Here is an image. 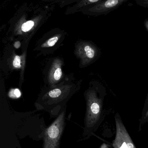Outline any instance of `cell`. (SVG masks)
Returning a JSON list of instances; mask_svg holds the SVG:
<instances>
[{
	"instance_id": "obj_1",
	"label": "cell",
	"mask_w": 148,
	"mask_h": 148,
	"mask_svg": "<svg viewBox=\"0 0 148 148\" xmlns=\"http://www.w3.org/2000/svg\"><path fill=\"white\" fill-rule=\"evenodd\" d=\"M75 92L74 88L67 86L54 87L43 92L35 103L38 110L48 112L51 117H57L66 108V103Z\"/></svg>"
},
{
	"instance_id": "obj_2",
	"label": "cell",
	"mask_w": 148,
	"mask_h": 148,
	"mask_svg": "<svg viewBox=\"0 0 148 148\" xmlns=\"http://www.w3.org/2000/svg\"><path fill=\"white\" fill-rule=\"evenodd\" d=\"M86 100V112L84 119L83 135L87 138L96 130L101 119L102 100L93 90H89L85 93Z\"/></svg>"
},
{
	"instance_id": "obj_3",
	"label": "cell",
	"mask_w": 148,
	"mask_h": 148,
	"mask_svg": "<svg viewBox=\"0 0 148 148\" xmlns=\"http://www.w3.org/2000/svg\"><path fill=\"white\" fill-rule=\"evenodd\" d=\"M66 107L43 133V148H60V138L65 125Z\"/></svg>"
},
{
	"instance_id": "obj_4",
	"label": "cell",
	"mask_w": 148,
	"mask_h": 148,
	"mask_svg": "<svg viewBox=\"0 0 148 148\" xmlns=\"http://www.w3.org/2000/svg\"><path fill=\"white\" fill-rule=\"evenodd\" d=\"M116 135L112 146L114 148H136L118 114L115 116Z\"/></svg>"
},
{
	"instance_id": "obj_5",
	"label": "cell",
	"mask_w": 148,
	"mask_h": 148,
	"mask_svg": "<svg viewBox=\"0 0 148 148\" xmlns=\"http://www.w3.org/2000/svg\"><path fill=\"white\" fill-rule=\"evenodd\" d=\"M126 1L127 0H101L99 3L95 4L88 9V14L95 16L106 15L118 8Z\"/></svg>"
},
{
	"instance_id": "obj_6",
	"label": "cell",
	"mask_w": 148,
	"mask_h": 148,
	"mask_svg": "<svg viewBox=\"0 0 148 148\" xmlns=\"http://www.w3.org/2000/svg\"><path fill=\"white\" fill-rule=\"evenodd\" d=\"M97 48L90 43L84 44L82 47V58L86 63H91L99 56Z\"/></svg>"
},
{
	"instance_id": "obj_7",
	"label": "cell",
	"mask_w": 148,
	"mask_h": 148,
	"mask_svg": "<svg viewBox=\"0 0 148 148\" xmlns=\"http://www.w3.org/2000/svg\"><path fill=\"white\" fill-rule=\"evenodd\" d=\"M62 76V71L61 67L59 66H55L51 71V78L54 81H58L61 79Z\"/></svg>"
},
{
	"instance_id": "obj_8",
	"label": "cell",
	"mask_w": 148,
	"mask_h": 148,
	"mask_svg": "<svg viewBox=\"0 0 148 148\" xmlns=\"http://www.w3.org/2000/svg\"><path fill=\"white\" fill-rule=\"evenodd\" d=\"M34 26V21H29L22 25L21 26V30L23 32H29Z\"/></svg>"
},
{
	"instance_id": "obj_9",
	"label": "cell",
	"mask_w": 148,
	"mask_h": 148,
	"mask_svg": "<svg viewBox=\"0 0 148 148\" xmlns=\"http://www.w3.org/2000/svg\"><path fill=\"white\" fill-rule=\"evenodd\" d=\"M21 95L20 90L18 89H12L9 92V97L12 98H18L20 97Z\"/></svg>"
},
{
	"instance_id": "obj_10",
	"label": "cell",
	"mask_w": 148,
	"mask_h": 148,
	"mask_svg": "<svg viewBox=\"0 0 148 148\" xmlns=\"http://www.w3.org/2000/svg\"><path fill=\"white\" fill-rule=\"evenodd\" d=\"M13 65L14 67L16 68H20L21 67V58L20 56L17 55L14 57Z\"/></svg>"
},
{
	"instance_id": "obj_11",
	"label": "cell",
	"mask_w": 148,
	"mask_h": 148,
	"mask_svg": "<svg viewBox=\"0 0 148 148\" xmlns=\"http://www.w3.org/2000/svg\"><path fill=\"white\" fill-rule=\"evenodd\" d=\"M58 38L57 36L51 38V39L48 40L47 42V47H51L53 46L58 42Z\"/></svg>"
},
{
	"instance_id": "obj_12",
	"label": "cell",
	"mask_w": 148,
	"mask_h": 148,
	"mask_svg": "<svg viewBox=\"0 0 148 148\" xmlns=\"http://www.w3.org/2000/svg\"><path fill=\"white\" fill-rule=\"evenodd\" d=\"M135 2L138 5L148 8V0H136Z\"/></svg>"
},
{
	"instance_id": "obj_13",
	"label": "cell",
	"mask_w": 148,
	"mask_h": 148,
	"mask_svg": "<svg viewBox=\"0 0 148 148\" xmlns=\"http://www.w3.org/2000/svg\"><path fill=\"white\" fill-rule=\"evenodd\" d=\"M21 46V43L19 41H17V42H15L14 44V47L15 48H19Z\"/></svg>"
},
{
	"instance_id": "obj_14",
	"label": "cell",
	"mask_w": 148,
	"mask_h": 148,
	"mask_svg": "<svg viewBox=\"0 0 148 148\" xmlns=\"http://www.w3.org/2000/svg\"><path fill=\"white\" fill-rule=\"evenodd\" d=\"M144 25L147 31H148V19L146 20L145 21Z\"/></svg>"
},
{
	"instance_id": "obj_15",
	"label": "cell",
	"mask_w": 148,
	"mask_h": 148,
	"mask_svg": "<svg viewBox=\"0 0 148 148\" xmlns=\"http://www.w3.org/2000/svg\"><path fill=\"white\" fill-rule=\"evenodd\" d=\"M100 148H108V147H107V145L105 144H103L102 145H101V147H100Z\"/></svg>"
},
{
	"instance_id": "obj_16",
	"label": "cell",
	"mask_w": 148,
	"mask_h": 148,
	"mask_svg": "<svg viewBox=\"0 0 148 148\" xmlns=\"http://www.w3.org/2000/svg\"><path fill=\"white\" fill-rule=\"evenodd\" d=\"M148 116V110H147V112H146V114H145V117Z\"/></svg>"
}]
</instances>
